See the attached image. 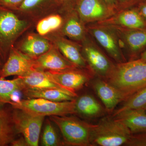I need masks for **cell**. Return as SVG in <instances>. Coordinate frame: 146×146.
Wrapping results in <instances>:
<instances>
[{"mask_svg": "<svg viewBox=\"0 0 146 146\" xmlns=\"http://www.w3.org/2000/svg\"><path fill=\"white\" fill-rule=\"evenodd\" d=\"M104 80L119 92L125 101L146 87V62L138 59L117 63Z\"/></svg>", "mask_w": 146, "mask_h": 146, "instance_id": "obj_1", "label": "cell"}, {"mask_svg": "<svg viewBox=\"0 0 146 146\" xmlns=\"http://www.w3.org/2000/svg\"><path fill=\"white\" fill-rule=\"evenodd\" d=\"M16 13L0 6V57L4 63L16 41L31 26L29 21L20 18Z\"/></svg>", "mask_w": 146, "mask_h": 146, "instance_id": "obj_2", "label": "cell"}, {"mask_svg": "<svg viewBox=\"0 0 146 146\" xmlns=\"http://www.w3.org/2000/svg\"><path fill=\"white\" fill-rule=\"evenodd\" d=\"M132 133L121 122L115 118H102L97 124L94 125L91 143L92 146L125 145Z\"/></svg>", "mask_w": 146, "mask_h": 146, "instance_id": "obj_3", "label": "cell"}, {"mask_svg": "<svg viewBox=\"0 0 146 146\" xmlns=\"http://www.w3.org/2000/svg\"><path fill=\"white\" fill-rule=\"evenodd\" d=\"M49 119L59 128L63 145L92 146L91 138L94 125L68 115L50 116Z\"/></svg>", "mask_w": 146, "mask_h": 146, "instance_id": "obj_4", "label": "cell"}, {"mask_svg": "<svg viewBox=\"0 0 146 146\" xmlns=\"http://www.w3.org/2000/svg\"><path fill=\"white\" fill-rule=\"evenodd\" d=\"M76 100L54 102L42 98L20 100L10 105L13 108L23 110L39 116H65L76 114Z\"/></svg>", "mask_w": 146, "mask_h": 146, "instance_id": "obj_5", "label": "cell"}, {"mask_svg": "<svg viewBox=\"0 0 146 146\" xmlns=\"http://www.w3.org/2000/svg\"><path fill=\"white\" fill-rule=\"evenodd\" d=\"M12 118L17 132L25 138L29 146H37L45 117L23 110L12 108Z\"/></svg>", "mask_w": 146, "mask_h": 146, "instance_id": "obj_6", "label": "cell"}, {"mask_svg": "<svg viewBox=\"0 0 146 146\" xmlns=\"http://www.w3.org/2000/svg\"><path fill=\"white\" fill-rule=\"evenodd\" d=\"M88 31L110 56L117 63L125 62L120 44L119 38L112 26L99 24L98 25L89 27Z\"/></svg>", "mask_w": 146, "mask_h": 146, "instance_id": "obj_7", "label": "cell"}, {"mask_svg": "<svg viewBox=\"0 0 146 146\" xmlns=\"http://www.w3.org/2000/svg\"><path fill=\"white\" fill-rule=\"evenodd\" d=\"M82 42V54L89 69L94 74L104 80L109 74L115 65L87 36Z\"/></svg>", "mask_w": 146, "mask_h": 146, "instance_id": "obj_8", "label": "cell"}, {"mask_svg": "<svg viewBox=\"0 0 146 146\" xmlns=\"http://www.w3.org/2000/svg\"><path fill=\"white\" fill-rule=\"evenodd\" d=\"M50 78L68 91L76 93L83 88L93 77L88 68H76L62 71H46Z\"/></svg>", "mask_w": 146, "mask_h": 146, "instance_id": "obj_9", "label": "cell"}, {"mask_svg": "<svg viewBox=\"0 0 146 146\" xmlns=\"http://www.w3.org/2000/svg\"><path fill=\"white\" fill-rule=\"evenodd\" d=\"M74 10L84 24L104 21L114 13L104 0H79Z\"/></svg>", "mask_w": 146, "mask_h": 146, "instance_id": "obj_10", "label": "cell"}, {"mask_svg": "<svg viewBox=\"0 0 146 146\" xmlns=\"http://www.w3.org/2000/svg\"><path fill=\"white\" fill-rule=\"evenodd\" d=\"M35 68V59L24 54L14 46L0 71V78L11 76H23Z\"/></svg>", "mask_w": 146, "mask_h": 146, "instance_id": "obj_11", "label": "cell"}, {"mask_svg": "<svg viewBox=\"0 0 146 146\" xmlns=\"http://www.w3.org/2000/svg\"><path fill=\"white\" fill-rule=\"evenodd\" d=\"M112 26L123 45L132 57H135L146 48V28L129 29Z\"/></svg>", "mask_w": 146, "mask_h": 146, "instance_id": "obj_12", "label": "cell"}, {"mask_svg": "<svg viewBox=\"0 0 146 146\" xmlns=\"http://www.w3.org/2000/svg\"><path fill=\"white\" fill-rule=\"evenodd\" d=\"M35 68L46 71H62L78 67L65 58L56 47L35 59Z\"/></svg>", "mask_w": 146, "mask_h": 146, "instance_id": "obj_13", "label": "cell"}, {"mask_svg": "<svg viewBox=\"0 0 146 146\" xmlns=\"http://www.w3.org/2000/svg\"><path fill=\"white\" fill-rule=\"evenodd\" d=\"M98 24L129 29L146 28V21L137 9L123 11L104 21L98 22Z\"/></svg>", "mask_w": 146, "mask_h": 146, "instance_id": "obj_14", "label": "cell"}, {"mask_svg": "<svg viewBox=\"0 0 146 146\" xmlns=\"http://www.w3.org/2000/svg\"><path fill=\"white\" fill-rule=\"evenodd\" d=\"M93 86L109 114L113 113L117 106L123 102L119 92L104 79H98L93 82Z\"/></svg>", "mask_w": 146, "mask_h": 146, "instance_id": "obj_15", "label": "cell"}, {"mask_svg": "<svg viewBox=\"0 0 146 146\" xmlns=\"http://www.w3.org/2000/svg\"><path fill=\"white\" fill-rule=\"evenodd\" d=\"M20 77L22 78L25 87L58 89L77 98L76 93L68 91L52 81L48 76L46 70L35 68L26 75Z\"/></svg>", "mask_w": 146, "mask_h": 146, "instance_id": "obj_16", "label": "cell"}, {"mask_svg": "<svg viewBox=\"0 0 146 146\" xmlns=\"http://www.w3.org/2000/svg\"><path fill=\"white\" fill-rule=\"evenodd\" d=\"M54 44L58 50L71 63L79 68L89 69L82 54V48L78 45L59 36L56 37Z\"/></svg>", "mask_w": 146, "mask_h": 146, "instance_id": "obj_17", "label": "cell"}, {"mask_svg": "<svg viewBox=\"0 0 146 146\" xmlns=\"http://www.w3.org/2000/svg\"><path fill=\"white\" fill-rule=\"evenodd\" d=\"M121 122L132 134L146 131V110L129 109L120 112L113 117Z\"/></svg>", "mask_w": 146, "mask_h": 146, "instance_id": "obj_18", "label": "cell"}, {"mask_svg": "<svg viewBox=\"0 0 146 146\" xmlns=\"http://www.w3.org/2000/svg\"><path fill=\"white\" fill-rule=\"evenodd\" d=\"M7 105H0V146L10 145L18 134L12 118V108Z\"/></svg>", "mask_w": 146, "mask_h": 146, "instance_id": "obj_19", "label": "cell"}, {"mask_svg": "<svg viewBox=\"0 0 146 146\" xmlns=\"http://www.w3.org/2000/svg\"><path fill=\"white\" fill-rule=\"evenodd\" d=\"M51 48L48 39L31 34L27 36L16 48L24 54L35 59L49 50Z\"/></svg>", "mask_w": 146, "mask_h": 146, "instance_id": "obj_20", "label": "cell"}, {"mask_svg": "<svg viewBox=\"0 0 146 146\" xmlns=\"http://www.w3.org/2000/svg\"><path fill=\"white\" fill-rule=\"evenodd\" d=\"M67 13L68 15L61 29L62 34L73 40L82 42L86 36L84 24L74 9Z\"/></svg>", "mask_w": 146, "mask_h": 146, "instance_id": "obj_21", "label": "cell"}, {"mask_svg": "<svg viewBox=\"0 0 146 146\" xmlns=\"http://www.w3.org/2000/svg\"><path fill=\"white\" fill-rule=\"evenodd\" d=\"M25 88L20 77L11 80L0 78V105H11L21 100L18 94Z\"/></svg>", "mask_w": 146, "mask_h": 146, "instance_id": "obj_22", "label": "cell"}, {"mask_svg": "<svg viewBox=\"0 0 146 146\" xmlns=\"http://www.w3.org/2000/svg\"><path fill=\"white\" fill-rule=\"evenodd\" d=\"M21 93L27 99L42 98L54 102L72 101L76 98L64 91L57 89L25 87Z\"/></svg>", "mask_w": 146, "mask_h": 146, "instance_id": "obj_23", "label": "cell"}, {"mask_svg": "<svg viewBox=\"0 0 146 146\" xmlns=\"http://www.w3.org/2000/svg\"><path fill=\"white\" fill-rule=\"evenodd\" d=\"M76 114L87 118L100 117L104 113V108L94 97L89 94L76 99Z\"/></svg>", "mask_w": 146, "mask_h": 146, "instance_id": "obj_24", "label": "cell"}, {"mask_svg": "<svg viewBox=\"0 0 146 146\" xmlns=\"http://www.w3.org/2000/svg\"><path fill=\"white\" fill-rule=\"evenodd\" d=\"M124 102L121 107L114 111L112 117L127 110L142 109L146 110V87L133 94Z\"/></svg>", "mask_w": 146, "mask_h": 146, "instance_id": "obj_25", "label": "cell"}, {"mask_svg": "<svg viewBox=\"0 0 146 146\" xmlns=\"http://www.w3.org/2000/svg\"><path fill=\"white\" fill-rule=\"evenodd\" d=\"M56 7L55 0H25L15 11L33 13Z\"/></svg>", "mask_w": 146, "mask_h": 146, "instance_id": "obj_26", "label": "cell"}, {"mask_svg": "<svg viewBox=\"0 0 146 146\" xmlns=\"http://www.w3.org/2000/svg\"><path fill=\"white\" fill-rule=\"evenodd\" d=\"M63 18L59 15H52L43 18L36 25V29L40 36H44L62 26Z\"/></svg>", "mask_w": 146, "mask_h": 146, "instance_id": "obj_27", "label": "cell"}, {"mask_svg": "<svg viewBox=\"0 0 146 146\" xmlns=\"http://www.w3.org/2000/svg\"><path fill=\"white\" fill-rule=\"evenodd\" d=\"M42 138V145L44 146H58L63 145V143L59 140L57 132L53 125L52 122L47 119Z\"/></svg>", "mask_w": 146, "mask_h": 146, "instance_id": "obj_28", "label": "cell"}, {"mask_svg": "<svg viewBox=\"0 0 146 146\" xmlns=\"http://www.w3.org/2000/svg\"><path fill=\"white\" fill-rule=\"evenodd\" d=\"M125 146H146V131L132 134Z\"/></svg>", "mask_w": 146, "mask_h": 146, "instance_id": "obj_29", "label": "cell"}, {"mask_svg": "<svg viewBox=\"0 0 146 146\" xmlns=\"http://www.w3.org/2000/svg\"><path fill=\"white\" fill-rule=\"evenodd\" d=\"M79 0H55L57 7L61 10L68 12L74 10Z\"/></svg>", "mask_w": 146, "mask_h": 146, "instance_id": "obj_30", "label": "cell"}, {"mask_svg": "<svg viewBox=\"0 0 146 146\" xmlns=\"http://www.w3.org/2000/svg\"><path fill=\"white\" fill-rule=\"evenodd\" d=\"M25 0H0V6L16 11Z\"/></svg>", "mask_w": 146, "mask_h": 146, "instance_id": "obj_31", "label": "cell"}, {"mask_svg": "<svg viewBox=\"0 0 146 146\" xmlns=\"http://www.w3.org/2000/svg\"><path fill=\"white\" fill-rule=\"evenodd\" d=\"M10 145L12 146H29L26 140L23 136L15 138L11 141Z\"/></svg>", "mask_w": 146, "mask_h": 146, "instance_id": "obj_32", "label": "cell"}, {"mask_svg": "<svg viewBox=\"0 0 146 146\" xmlns=\"http://www.w3.org/2000/svg\"><path fill=\"white\" fill-rule=\"evenodd\" d=\"M137 10L141 16L146 21V2L141 4Z\"/></svg>", "mask_w": 146, "mask_h": 146, "instance_id": "obj_33", "label": "cell"}, {"mask_svg": "<svg viewBox=\"0 0 146 146\" xmlns=\"http://www.w3.org/2000/svg\"><path fill=\"white\" fill-rule=\"evenodd\" d=\"M110 8L115 11L118 5L117 0H104Z\"/></svg>", "mask_w": 146, "mask_h": 146, "instance_id": "obj_34", "label": "cell"}, {"mask_svg": "<svg viewBox=\"0 0 146 146\" xmlns=\"http://www.w3.org/2000/svg\"><path fill=\"white\" fill-rule=\"evenodd\" d=\"M139 60L143 62H146V50L141 53Z\"/></svg>", "mask_w": 146, "mask_h": 146, "instance_id": "obj_35", "label": "cell"}, {"mask_svg": "<svg viewBox=\"0 0 146 146\" xmlns=\"http://www.w3.org/2000/svg\"><path fill=\"white\" fill-rule=\"evenodd\" d=\"M135 0H117L118 3H127L131 2Z\"/></svg>", "mask_w": 146, "mask_h": 146, "instance_id": "obj_36", "label": "cell"}, {"mask_svg": "<svg viewBox=\"0 0 146 146\" xmlns=\"http://www.w3.org/2000/svg\"><path fill=\"white\" fill-rule=\"evenodd\" d=\"M4 63L3 62V60L1 59V57H0V71L1 70L2 68L3 65Z\"/></svg>", "mask_w": 146, "mask_h": 146, "instance_id": "obj_37", "label": "cell"}]
</instances>
